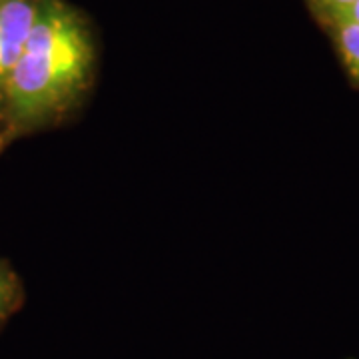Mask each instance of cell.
I'll use <instances>...</instances> for the list:
<instances>
[{
	"label": "cell",
	"mask_w": 359,
	"mask_h": 359,
	"mask_svg": "<svg viewBox=\"0 0 359 359\" xmlns=\"http://www.w3.org/2000/svg\"><path fill=\"white\" fill-rule=\"evenodd\" d=\"M94 65L84 18L62 0H42L0 98V148L65 120L88 92Z\"/></svg>",
	"instance_id": "obj_1"
},
{
	"label": "cell",
	"mask_w": 359,
	"mask_h": 359,
	"mask_svg": "<svg viewBox=\"0 0 359 359\" xmlns=\"http://www.w3.org/2000/svg\"><path fill=\"white\" fill-rule=\"evenodd\" d=\"M42 0H0V98L25 50Z\"/></svg>",
	"instance_id": "obj_2"
},
{
	"label": "cell",
	"mask_w": 359,
	"mask_h": 359,
	"mask_svg": "<svg viewBox=\"0 0 359 359\" xmlns=\"http://www.w3.org/2000/svg\"><path fill=\"white\" fill-rule=\"evenodd\" d=\"M25 302V287L14 269L0 259V327L13 318Z\"/></svg>",
	"instance_id": "obj_3"
},
{
	"label": "cell",
	"mask_w": 359,
	"mask_h": 359,
	"mask_svg": "<svg viewBox=\"0 0 359 359\" xmlns=\"http://www.w3.org/2000/svg\"><path fill=\"white\" fill-rule=\"evenodd\" d=\"M335 42L346 62L349 74L359 82V26L347 22H335Z\"/></svg>",
	"instance_id": "obj_4"
},
{
	"label": "cell",
	"mask_w": 359,
	"mask_h": 359,
	"mask_svg": "<svg viewBox=\"0 0 359 359\" xmlns=\"http://www.w3.org/2000/svg\"><path fill=\"white\" fill-rule=\"evenodd\" d=\"M351 2H355V0H311V4L318 8V13L323 14L327 20H332L335 14L341 13Z\"/></svg>",
	"instance_id": "obj_5"
},
{
	"label": "cell",
	"mask_w": 359,
	"mask_h": 359,
	"mask_svg": "<svg viewBox=\"0 0 359 359\" xmlns=\"http://www.w3.org/2000/svg\"><path fill=\"white\" fill-rule=\"evenodd\" d=\"M335 22H347V25H358L359 26V0L351 2L347 8H344L341 13H337L330 20V25H335Z\"/></svg>",
	"instance_id": "obj_6"
}]
</instances>
